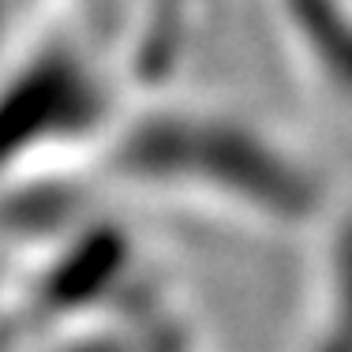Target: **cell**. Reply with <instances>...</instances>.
<instances>
[{"instance_id":"cell-1","label":"cell","mask_w":352,"mask_h":352,"mask_svg":"<svg viewBox=\"0 0 352 352\" xmlns=\"http://www.w3.org/2000/svg\"><path fill=\"white\" fill-rule=\"evenodd\" d=\"M281 19L296 60L352 120V0H285Z\"/></svg>"}]
</instances>
